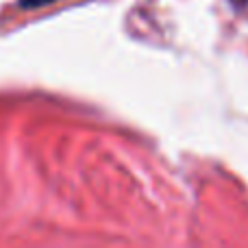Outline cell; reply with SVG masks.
Instances as JSON below:
<instances>
[{
  "label": "cell",
  "instance_id": "cell-1",
  "mask_svg": "<svg viewBox=\"0 0 248 248\" xmlns=\"http://www.w3.org/2000/svg\"><path fill=\"white\" fill-rule=\"evenodd\" d=\"M55 0H17L20 9H37V7H44V4H50Z\"/></svg>",
  "mask_w": 248,
  "mask_h": 248
}]
</instances>
